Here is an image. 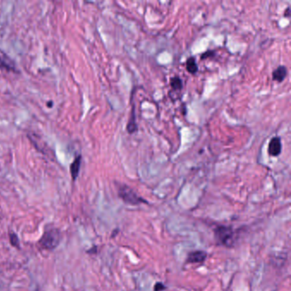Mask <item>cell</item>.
Returning a JSON list of instances; mask_svg holds the SVG:
<instances>
[{
  "instance_id": "obj_1",
  "label": "cell",
  "mask_w": 291,
  "mask_h": 291,
  "mask_svg": "<svg viewBox=\"0 0 291 291\" xmlns=\"http://www.w3.org/2000/svg\"><path fill=\"white\" fill-rule=\"evenodd\" d=\"M216 243L218 245L230 248L234 243L235 231L232 227L218 226L213 229Z\"/></svg>"
},
{
  "instance_id": "obj_2",
  "label": "cell",
  "mask_w": 291,
  "mask_h": 291,
  "mask_svg": "<svg viewBox=\"0 0 291 291\" xmlns=\"http://www.w3.org/2000/svg\"><path fill=\"white\" fill-rule=\"evenodd\" d=\"M119 197L128 204L138 205L142 203H148L146 200L139 197L136 192L126 185H121L118 188Z\"/></svg>"
},
{
  "instance_id": "obj_3",
  "label": "cell",
  "mask_w": 291,
  "mask_h": 291,
  "mask_svg": "<svg viewBox=\"0 0 291 291\" xmlns=\"http://www.w3.org/2000/svg\"><path fill=\"white\" fill-rule=\"evenodd\" d=\"M60 242V233L57 230H49L44 233L40 241L41 248L45 249H53L56 248Z\"/></svg>"
},
{
  "instance_id": "obj_4",
  "label": "cell",
  "mask_w": 291,
  "mask_h": 291,
  "mask_svg": "<svg viewBox=\"0 0 291 291\" xmlns=\"http://www.w3.org/2000/svg\"><path fill=\"white\" fill-rule=\"evenodd\" d=\"M5 69L6 71H11V72H16L17 67L13 60L6 54L4 51H0V70Z\"/></svg>"
},
{
  "instance_id": "obj_5",
  "label": "cell",
  "mask_w": 291,
  "mask_h": 291,
  "mask_svg": "<svg viewBox=\"0 0 291 291\" xmlns=\"http://www.w3.org/2000/svg\"><path fill=\"white\" fill-rule=\"evenodd\" d=\"M208 257V253L205 251L195 250L192 251L188 253L186 262L190 264H194V263H203Z\"/></svg>"
},
{
  "instance_id": "obj_6",
  "label": "cell",
  "mask_w": 291,
  "mask_h": 291,
  "mask_svg": "<svg viewBox=\"0 0 291 291\" xmlns=\"http://www.w3.org/2000/svg\"><path fill=\"white\" fill-rule=\"evenodd\" d=\"M282 152V143H281V138L279 137H274L270 141L269 146H268V153L270 156L276 157H278Z\"/></svg>"
},
{
  "instance_id": "obj_7",
  "label": "cell",
  "mask_w": 291,
  "mask_h": 291,
  "mask_svg": "<svg viewBox=\"0 0 291 291\" xmlns=\"http://www.w3.org/2000/svg\"><path fill=\"white\" fill-rule=\"evenodd\" d=\"M287 74H288L287 67L285 66H279L272 72V80L277 81L278 83H281L286 78Z\"/></svg>"
},
{
  "instance_id": "obj_8",
  "label": "cell",
  "mask_w": 291,
  "mask_h": 291,
  "mask_svg": "<svg viewBox=\"0 0 291 291\" xmlns=\"http://www.w3.org/2000/svg\"><path fill=\"white\" fill-rule=\"evenodd\" d=\"M81 157L78 156L76 157V159L74 160L72 164L70 166V173L74 180H76L77 177H78L79 172H80V168H81Z\"/></svg>"
},
{
  "instance_id": "obj_9",
  "label": "cell",
  "mask_w": 291,
  "mask_h": 291,
  "mask_svg": "<svg viewBox=\"0 0 291 291\" xmlns=\"http://www.w3.org/2000/svg\"><path fill=\"white\" fill-rule=\"evenodd\" d=\"M186 69L189 72V73L192 74V75H195V74L197 73L198 71V66H197V62H196V59H195L194 57H191L187 59V62H186Z\"/></svg>"
},
{
  "instance_id": "obj_10",
  "label": "cell",
  "mask_w": 291,
  "mask_h": 291,
  "mask_svg": "<svg viewBox=\"0 0 291 291\" xmlns=\"http://www.w3.org/2000/svg\"><path fill=\"white\" fill-rule=\"evenodd\" d=\"M170 85L173 87V90L175 91H181L183 88V82L178 76H174L170 80Z\"/></svg>"
},
{
  "instance_id": "obj_11",
  "label": "cell",
  "mask_w": 291,
  "mask_h": 291,
  "mask_svg": "<svg viewBox=\"0 0 291 291\" xmlns=\"http://www.w3.org/2000/svg\"><path fill=\"white\" fill-rule=\"evenodd\" d=\"M135 110H132V120H130L129 123L127 124V131L129 133H133V132H136L137 129H138V127H137V124L135 122Z\"/></svg>"
},
{
  "instance_id": "obj_12",
  "label": "cell",
  "mask_w": 291,
  "mask_h": 291,
  "mask_svg": "<svg viewBox=\"0 0 291 291\" xmlns=\"http://www.w3.org/2000/svg\"><path fill=\"white\" fill-rule=\"evenodd\" d=\"M166 288H167V287L164 285V283L158 282V283H156L155 286H154V291H163L166 289Z\"/></svg>"
},
{
  "instance_id": "obj_13",
  "label": "cell",
  "mask_w": 291,
  "mask_h": 291,
  "mask_svg": "<svg viewBox=\"0 0 291 291\" xmlns=\"http://www.w3.org/2000/svg\"><path fill=\"white\" fill-rule=\"evenodd\" d=\"M11 242L14 246H16L17 244H18V238H17V237H16V235H11Z\"/></svg>"
},
{
  "instance_id": "obj_14",
  "label": "cell",
  "mask_w": 291,
  "mask_h": 291,
  "mask_svg": "<svg viewBox=\"0 0 291 291\" xmlns=\"http://www.w3.org/2000/svg\"><path fill=\"white\" fill-rule=\"evenodd\" d=\"M290 14V8L288 7V8L286 9V11L284 12V14H283V16H285V17H289Z\"/></svg>"
}]
</instances>
